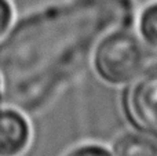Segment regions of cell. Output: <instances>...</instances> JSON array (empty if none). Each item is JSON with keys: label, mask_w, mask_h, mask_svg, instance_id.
<instances>
[{"label": "cell", "mask_w": 157, "mask_h": 156, "mask_svg": "<svg viewBox=\"0 0 157 156\" xmlns=\"http://www.w3.org/2000/svg\"><path fill=\"white\" fill-rule=\"evenodd\" d=\"M146 46L136 35L116 30L98 43L92 57L97 76L110 86H125L145 71Z\"/></svg>", "instance_id": "obj_1"}, {"label": "cell", "mask_w": 157, "mask_h": 156, "mask_svg": "<svg viewBox=\"0 0 157 156\" xmlns=\"http://www.w3.org/2000/svg\"><path fill=\"white\" fill-rule=\"evenodd\" d=\"M121 111L135 131L157 140V66L145 69L125 84Z\"/></svg>", "instance_id": "obj_2"}, {"label": "cell", "mask_w": 157, "mask_h": 156, "mask_svg": "<svg viewBox=\"0 0 157 156\" xmlns=\"http://www.w3.org/2000/svg\"><path fill=\"white\" fill-rule=\"evenodd\" d=\"M32 141L28 118L14 108H0V156H21Z\"/></svg>", "instance_id": "obj_3"}, {"label": "cell", "mask_w": 157, "mask_h": 156, "mask_svg": "<svg viewBox=\"0 0 157 156\" xmlns=\"http://www.w3.org/2000/svg\"><path fill=\"white\" fill-rule=\"evenodd\" d=\"M113 156H157V140L139 131H125L112 144Z\"/></svg>", "instance_id": "obj_4"}, {"label": "cell", "mask_w": 157, "mask_h": 156, "mask_svg": "<svg viewBox=\"0 0 157 156\" xmlns=\"http://www.w3.org/2000/svg\"><path fill=\"white\" fill-rule=\"evenodd\" d=\"M138 37L152 50H157V0L150 2L138 15Z\"/></svg>", "instance_id": "obj_5"}, {"label": "cell", "mask_w": 157, "mask_h": 156, "mask_svg": "<svg viewBox=\"0 0 157 156\" xmlns=\"http://www.w3.org/2000/svg\"><path fill=\"white\" fill-rule=\"evenodd\" d=\"M63 156H113L110 149L97 142H87L72 148Z\"/></svg>", "instance_id": "obj_6"}, {"label": "cell", "mask_w": 157, "mask_h": 156, "mask_svg": "<svg viewBox=\"0 0 157 156\" xmlns=\"http://www.w3.org/2000/svg\"><path fill=\"white\" fill-rule=\"evenodd\" d=\"M14 7L10 0H0V39L10 30L14 21Z\"/></svg>", "instance_id": "obj_7"}]
</instances>
